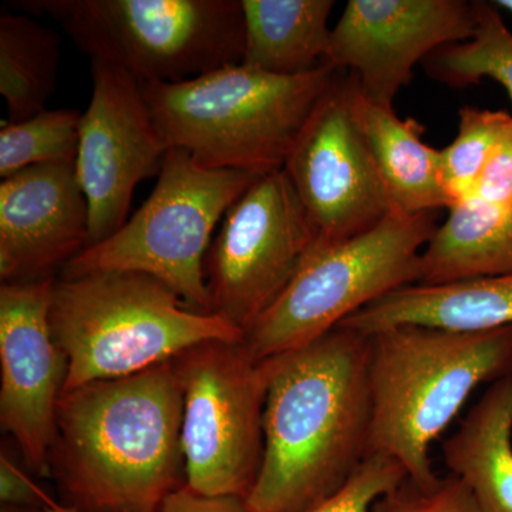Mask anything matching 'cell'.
<instances>
[{
  "instance_id": "obj_5",
  "label": "cell",
  "mask_w": 512,
  "mask_h": 512,
  "mask_svg": "<svg viewBox=\"0 0 512 512\" xmlns=\"http://www.w3.org/2000/svg\"><path fill=\"white\" fill-rule=\"evenodd\" d=\"M338 70L276 76L229 64L183 83L141 84L168 148L211 170L264 175L286 158Z\"/></svg>"
},
{
  "instance_id": "obj_22",
  "label": "cell",
  "mask_w": 512,
  "mask_h": 512,
  "mask_svg": "<svg viewBox=\"0 0 512 512\" xmlns=\"http://www.w3.org/2000/svg\"><path fill=\"white\" fill-rule=\"evenodd\" d=\"M477 26L467 42L441 47L424 60L427 74L450 87L491 79L512 101V32L493 2H476Z\"/></svg>"
},
{
  "instance_id": "obj_7",
  "label": "cell",
  "mask_w": 512,
  "mask_h": 512,
  "mask_svg": "<svg viewBox=\"0 0 512 512\" xmlns=\"http://www.w3.org/2000/svg\"><path fill=\"white\" fill-rule=\"evenodd\" d=\"M437 212H392L365 234L318 244L278 301L244 336L255 359L303 348L394 291L419 284L420 255Z\"/></svg>"
},
{
  "instance_id": "obj_12",
  "label": "cell",
  "mask_w": 512,
  "mask_h": 512,
  "mask_svg": "<svg viewBox=\"0 0 512 512\" xmlns=\"http://www.w3.org/2000/svg\"><path fill=\"white\" fill-rule=\"evenodd\" d=\"M92 80L76 158L77 180L89 205L87 247L126 224L138 184L158 177L170 150L137 79L119 67L92 62Z\"/></svg>"
},
{
  "instance_id": "obj_1",
  "label": "cell",
  "mask_w": 512,
  "mask_h": 512,
  "mask_svg": "<svg viewBox=\"0 0 512 512\" xmlns=\"http://www.w3.org/2000/svg\"><path fill=\"white\" fill-rule=\"evenodd\" d=\"M264 458L249 512H303L338 493L369 451L370 336L338 326L271 357Z\"/></svg>"
},
{
  "instance_id": "obj_13",
  "label": "cell",
  "mask_w": 512,
  "mask_h": 512,
  "mask_svg": "<svg viewBox=\"0 0 512 512\" xmlns=\"http://www.w3.org/2000/svg\"><path fill=\"white\" fill-rule=\"evenodd\" d=\"M476 26V2L350 0L332 29L328 64L353 74L366 100L393 107L417 63L467 42Z\"/></svg>"
},
{
  "instance_id": "obj_9",
  "label": "cell",
  "mask_w": 512,
  "mask_h": 512,
  "mask_svg": "<svg viewBox=\"0 0 512 512\" xmlns=\"http://www.w3.org/2000/svg\"><path fill=\"white\" fill-rule=\"evenodd\" d=\"M183 387L185 485L207 497L247 500L264 458L268 359L238 342L202 343L174 359Z\"/></svg>"
},
{
  "instance_id": "obj_15",
  "label": "cell",
  "mask_w": 512,
  "mask_h": 512,
  "mask_svg": "<svg viewBox=\"0 0 512 512\" xmlns=\"http://www.w3.org/2000/svg\"><path fill=\"white\" fill-rule=\"evenodd\" d=\"M89 244V205L76 164L35 165L0 184V279L32 284L55 279L57 269Z\"/></svg>"
},
{
  "instance_id": "obj_18",
  "label": "cell",
  "mask_w": 512,
  "mask_h": 512,
  "mask_svg": "<svg viewBox=\"0 0 512 512\" xmlns=\"http://www.w3.org/2000/svg\"><path fill=\"white\" fill-rule=\"evenodd\" d=\"M443 458L481 512H512V376L487 387L444 441Z\"/></svg>"
},
{
  "instance_id": "obj_25",
  "label": "cell",
  "mask_w": 512,
  "mask_h": 512,
  "mask_svg": "<svg viewBox=\"0 0 512 512\" xmlns=\"http://www.w3.org/2000/svg\"><path fill=\"white\" fill-rule=\"evenodd\" d=\"M373 512H481L476 498L461 478L448 473L421 483L406 476L383 495Z\"/></svg>"
},
{
  "instance_id": "obj_19",
  "label": "cell",
  "mask_w": 512,
  "mask_h": 512,
  "mask_svg": "<svg viewBox=\"0 0 512 512\" xmlns=\"http://www.w3.org/2000/svg\"><path fill=\"white\" fill-rule=\"evenodd\" d=\"M512 274V205L477 198L448 208L420 255L417 285H446Z\"/></svg>"
},
{
  "instance_id": "obj_2",
  "label": "cell",
  "mask_w": 512,
  "mask_h": 512,
  "mask_svg": "<svg viewBox=\"0 0 512 512\" xmlns=\"http://www.w3.org/2000/svg\"><path fill=\"white\" fill-rule=\"evenodd\" d=\"M174 360L63 392L50 476L76 512H161L185 484Z\"/></svg>"
},
{
  "instance_id": "obj_26",
  "label": "cell",
  "mask_w": 512,
  "mask_h": 512,
  "mask_svg": "<svg viewBox=\"0 0 512 512\" xmlns=\"http://www.w3.org/2000/svg\"><path fill=\"white\" fill-rule=\"evenodd\" d=\"M402 464L383 456H370L338 493L303 512H373V507L406 478Z\"/></svg>"
},
{
  "instance_id": "obj_3",
  "label": "cell",
  "mask_w": 512,
  "mask_h": 512,
  "mask_svg": "<svg viewBox=\"0 0 512 512\" xmlns=\"http://www.w3.org/2000/svg\"><path fill=\"white\" fill-rule=\"evenodd\" d=\"M370 336L367 457L402 464L427 483L434 443L478 387L512 376V326L481 332L400 325Z\"/></svg>"
},
{
  "instance_id": "obj_14",
  "label": "cell",
  "mask_w": 512,
  "mask_h": 512,
  "mask_svg": "<svg viewBox=\"0 0 512 512\" xmlns=\"http://www.w3.org/2000/svg\"><path fill=\"white\" fill-rule=\"evenodd\" d=\"M55 281L0 286V426L42 477L50 476L57 409L69 373L50 329Z\"/></svg>"
},
{
  "instance_id": "obj_20",
  "label": "cell",
  "mask_w": 512,
  "mask_h": 512,
  "mask_svg": "<svg viewBox=\"0 0 512 512\" xmlns=\"http://www.w3.org/2000/svg\"><path fill=\"white\" fill-rule=\"evenodd\" d=\"M242 64L276 76H301L329 66L333 0H241Z\"/></svg>"
},
{
  "instance_id": "obj_10",
  "label": "cell",
  "mask_w": 512,
  "mask_h": 512,
  "mask_svg": "<svg viewBox=\"0 0 512 512\" xmlns=\"http://www.w3.org/2000/svg\"><path fill=\"white\" fill-rule=\"evenodd\" d=\"M316 242L315 224L285 171L259 178L229 208L205 258L211 312L247 335Z\"/></svg>"
},
{
  "instance_id": "obj_16",
  "label": "cell",
  "mask_w": 512,
  "mask_h": 512,
  "mask_svg": "<svg viewBox=\"0 0 512 512\" xmlns=\"http://www.w3.org/2000/svg\"><path fill=\"white\" fill-rule=\"evenodd\" d=\"M400 325L481 332L512 326V274L446 285H410L339 326L372 335Z\"/></svg>"
},
{
  "instance_id": "obj_23",
  "label": "cell",
  "mask_w": 512,
  "mask_h": 512,
  "mask_svg": "<svg viewBox=\"0 0 512 512\" xmlns=\"http://www.w3.org/2000/svg\"><path fill=\"white\" fill-rule=\"evenodd\" d=\"M76 109H46L22 121H3L0 127V177L35 165L76 164L80 123Z\"/></svg>"
},
{
  "instance_id": "obj_29",
  "label": "cell",
  "mask_w": 512,
  "mask_h": 512,
  "mask_svg": "<svg viewBox=\"0 0 512 512\" xmlns=\"http://www.w3.org/2000/svg\"><path fill=\"white\" fill-rule=\"evenodd\" d=\"M161 512H249L245 500L235 497H207L187 485L165 500Z\"/></svg>"
},
{
  "instance_id": "obj_17",
  "label": "cell",
  "mask_w": 512,
  "mask_h": 512,
  "mask_svg": "<svg viewBox=\"0 0 512 512\" xmlns=\"http://www.w3.org/2000/svg\"><path fill=\"white\" fill-rule=\"evenodd\" d=\"M359 120L393 212L417 215L450 208L441 178V153L421 140L424 127L400 119L393 107L366 100L359 89Z\"/></svg>"
},
{
  "instance_id": "obj_6",
  "label": "cell",
  "mask_w": 512,
  "mask_h": 512,
  "mask_svg": "<svg viewBox=\"0 0 512 512\" xmlns=\"http://www.w3.org/2000/svg\"><path fill=\"white\" fill-rule=\"evenodd\" d=\"M92 62L119 67L141 84L183 83L242 62L241 0H30Z\"/></svg>"
},
{
  "instance_id": "obj_24",
  "label": "cell",
  "mask_w": 512,
  "mask_h": 512,
  "mask_svg": "<svg viewBox=\"0 0 512 512\" xmlns=\"http://www.w3.org/2000/svg\"><path fill=\"white\" fill-rule=\"evenodd\" d=\"M512 114L504 110L466 106L460 110L458 134L440 150L441 178L451 205L473 195L485 165L490 160Z\"/></svg>"
},
{
  "instance_id": "obj_31",
  "label": "cell",
  "mask_w": 512,
  "mask_h": 512,
  "mask_svg": "<svg viewBox=\"0 0 512 512\" xmlns=\"http://www.w3.org/2000/svg\"><path fill=\"white\" fill-rule=\"evenodd\" d=\"M0 512H47V511L37 510V508L12 507V505H2V511H0Z\"/></svg>"
},
{
  "instance_id": "obj_8",
  "label": "cell",
  "mask_w": 512,
  "mask_h": 512,
  "mask_svg": "<svg viewBox=\"0 0 512 512\" xmlns=\"http://www.w3.org/2000/svg\"><path fill=\"white\" fill-rule=\"evenodd\" d=\"M259 178L202 167L170 148L146 202L116 234L74 256L60 276L137 272L163 282L195 311L212 313L204 271L212 234Z\"/></svg>"
},
{
  "instance_id": "obj_30",
  "label": "cell",
  "mask_w": 512,
  "mask_h": 512,
  "mask_svg": "<svg viewBox=\"0 0 512 512\" xmlns=\"http://www.w3.org/2000/svg\"><path fill=\"white\" fill-rule=\"evenodd\" d=\"M494 6L498 10H504L512 18V0H494Z\"/></svg>"
},
{
  "instance_id": "obj_11",
  "label": "cell",
  "mask_w": 512,
  "mask_h": 512,
  "mask_svg": "<svg viewBox=\"0 0 512 512\" xmlns=\"http://www.w3.org/2000/svg\"><path fill=\"white\" fill-rule=\"evenodd\" d=\"M342 73L320 97L284 165L318 244L365 234L393 212L360 124L359 84Z\"/></svg>"
},
{
  "instance_id": "obj_4",
  "label": "cell",
  "mask_w": 512,
  "mask_h": 512,
  "mask_svg": "<svg viewBox=\"0 0 512 512\" xmlns=\"http://www.w3.org/2000/svg\"><path fill=\"white\" fill-rule=\"evenodd\" d=\"M49 319L69 363L64 392L137 375L202 343L244 339L228 319L195 311L163 282L137 272L60 276Z\"/></svg>"
},
{
  "instance_id": "obj_21",
  "label": "cell",
  "mask_w": 512,
  "mask_h": 512,
  "mask_svg": "<svg viewBox=\"0 0 512 512\" xmlns=\"http://www.w3.org/2000/svg\"><path fill=\"white\" fill-rule=\"evenodd\" d=\"M55 29L18 13L0 15V94L8 121H22L47 109L55 94L60 62Z\"/></svg>"
},
{
  "instance_id": "obj_28",
  "label": "cell",
  "mask_w": 512,
  "mask_h": 512,
  "mask_svg": "<svg viewBox=\"0 0 512 512\" xmlns=\"http://www.w3.org/2000/svg\"><path fill=\"white\" fill-rule=\"evenodd\" d=\"M470 198H477L488 204L512 205V117Z\"/></svg>"
},
{
  "instance_id": "obj_27",
  "label": "cell",
  "mask_w": 512,
  "mask_h": 512,
  "mask_svg": "<svg viewBox=\"0 0 512 512\" xmlns=\"http://www.w3.org/2000/svg\"><path fill=\"white\" fill-rule=\"evenodd\" d=\"M0 500L2 505L37 508L47 512H76L62 500H55L15 463L8 451L0 454Z\"/></svg>"
}]
</instances>
